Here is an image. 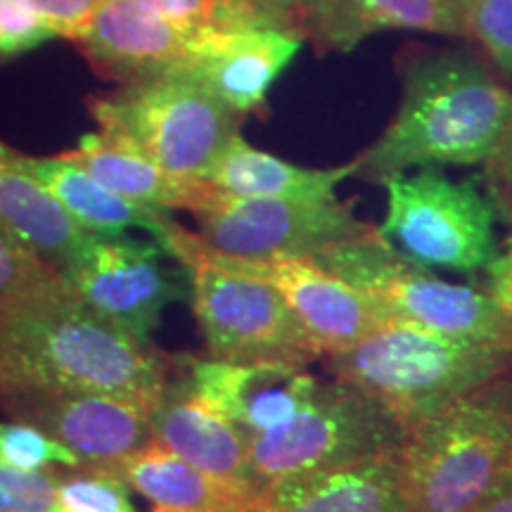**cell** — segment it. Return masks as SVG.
<instances>
[{
	"mask_svg": "<svg viewBox=\"0 0 512 512\" xmlns=\"http://www.w3.org/2000/svg\"><path fill=\"white\" fill-rule=\"evenodd\" d=\"M174 358L102 320L60 275L0 302V394L100 392L152 408Z\"/></svg>",
	"mask_w": 512,
	"mask_h": 512,
	"instance_id": "cell-1",
	"label": "cell"
},
{
	"mask_svg": "<svg viewBox=\"0 0 512 512\" xmlns=\"http://www.w3.org/2000/svg\"><path fill=\"white\" fill-rule=\"evenodd\" d=\"M401 105L358 159L356 178L384 183L427 166L484 164L512 121V91L470 50L399 55Z\"/></svg>",
	"mask_w": 512,
	"mask_h": 512,
	"instance_id": "cell-2",
	"label": "cell"
},
{
	"mask_svg": "<svg viewBox=\"0 0 512 512\" xmlns=\"http://www.w3.org/2000/svg\"><path fill=\"white\" fill-rule=\"evenodd\" d=\"M332 377L356 384L408 432L460 396L512 370V351L389 318L354 347L330 354Z\"/></svg>",
	"mask_w": 512,
	"mask_h": 512,
	"instance_id": "cell-3",
	"label": "cell"
},
{
	"mask_svg": "<svg viewBox=\"0 0 512 512\" xmlns=\"http://www.w3.org/2000/svg\"><path fill=\"white\" fill-rule=\"evenodd\" d=\"M411 512H475L512 475V370L420 422L401 451Z\"/></svg>",
	"mask_w": 512,
	"mask_h": 512,
	"instance_id": "cell-4",
	"label": "cell"
},
{
	"mask_svg": "<svg viewBox=\"0 0 512 512\" xmlns=\"http://www.w3.org/2000/svg\"><path fill=\"white\" fill-rule=\"evenodd\" d=\"M88 110L102 133L195 181H207L242 119L188 74L121 83L119 91L88 100Z\"/></svg>",
	"mask_w": 512,
	"mask_h": 512,
	"instance_id": "cell-5",
	"label": "cell"
},
{
	"mask_svg": "<svg viewBox=\"0 0 512 512\" xmlns=\"http://www.w3.org/2000/svg\"><path fill=\"white\" fill-rule=\"evenodd\" d=\"M406 427L356 384L332 377L283 425L249 439V460L261 491L283 479L311 475L382 456H396Z\"/></svg>",
	"mask_w": 512,
	"mask_h": 512,
	"instance_id": "cell-6",
	"label": "cell"
},
{
	"mask_svg": "<svg viewBox=\"0 0 512 512\" xmlns=\"http://www.w3.org/2000/svg\"><path fill=\"white\" fill-rule=\"evenodd\" d=\"M313 259L380 302L392 318L512 351V318L486 290L441 280L380 238L377 228Z\"/></svg>",
	"mask_w": 512,
	"mask_h": 512,
	"instance_id": "cell-7",
	"label": "cell"
},
{
	"mask_svg": "<svg viewBox=\"0 0 512 512\" xmlns=\"http://www.w3.org/2000/svg\"><path fill=\"white\" fill-rule=\"evenodd\" d=\"M387 216L380 238L413 264L484 273L496 259L498 211L482 178L451 181L439 166L384 181Z\"/></svg>",
	"mask_w": 512,
	"mask_h": 512,
	"instance_id": "cell-8",
	"label": "cell"
},
{
	"mask_svg": "<svg viewBox=\"0 0 512 512\" xmlns=\"http://www.w3.org/2000/svg\"><path fill=\"white\" fill-rule=\"evenodd\" d=\"M157 238L86 233L57 275L95 316L150 344L169 304L192 299L190 273Z\"/></svg>",
	"mask_w": 512,
	"mask_h": 512,
	"instance_id": "cell-9",
	"label": "cell"
},
{
	"mask_svg": "<svg viewBox=\"0 0 512 512\" xmlns=\"http://www.w3.org/2000/svg\"><path fill=\"white\" fill-rule=\"evenodd\" d=\"M190 273L192 311L211 358L233 363L309 366L323 358L283 294L249 278L197 259H178Z\"/></svg>",
	"mask_w": 512,
	"mask_h": 512,
	"instance_id": "cell-10",
	"label": "cell"
},
{
	"mask_svg": "<svg viewBox=\"0 0 512 512\" xmlns=\"http://www.w3.org/2000/svg\"><path fill=\"white\" fill-rule=\"evenodd\" d=\"M162 245L176 256V261L183 256H197L223 271L249 275L275 287L323 351V358L354 347L377 325L392 318L380 302L328 271L313 256L247 259L223 254L209 247L200 233H190L176 221H171Z\"/></svg>",
	"mask_w": 512,
	"mask_h": 512,
	"instance_id": "cell-11",
	"label": "cell"
},
{
	"mask_svg": "<svg viewBox=\"0 0 512 512\" xmlns=\"http://www.w3.org/2000/svg\"><path fill=\"white\" fill-rule=\"evenodd\" d=\"M190 214L209 247L247 259L316 256L337 242L375 230L356 219L354 202L240 197L219 190L214 183Z\"/></svg>",
	"mask_w": 512,
	"mask_h": 512,
	"instance_id": "cell-12",
	"label": "cell"
},
{
	"mask_svg": "<svg viewBox=\"0 0 512 512\" xmlns=\"http://www.w3.org/2000/svg\"><path fill=\"white\" fill-rule=\"evenodd\" d=\"M0 411L60 441L79 456L81 465L114 467L155 441L150 408L112 394H0Z\"/></svg>",
	"mask_w": 512,
	"mask_h": 512,
	"instance_id": "cell-13",
	"label": "cell"
},
{
	"mask_svg": "<svg viewBox=\"0 0 512 512\" xmlns=\"http://www.w3.org/2000/svg\"><path fill=\"white\" fill-rule=\"evenodd\" d=\"M202 38L174 27L136 0H102L69 41L102 79L136 83L188 72Z\"/></svg>",
	"mask_w": 512,
	"mask_h": 512,
	"instance_id": "cell-14",
	"label": "cell"
},
{
	"mask_svg": "<svg viewBox=\"0 0 512 512\" xmlns=\"http://www.w3.org/2000/svg\"><path fill=\"white\" fill-rule=\"evenodd\" d=\"M176 366L192 392L249 439L283 425L311 394L318 377L292 363H233L219 358L176 356Z\"/></svg>",
	"mask_w": 512,
	"mask_h": 512,
	"instance_id": "cell-15",
	"label": "cell"
},
{
	"mask_svg": "<svg viewBox=\"0 0 512 512\" xmlns=\"http://www.w3.org/2000/svg\"><path fill=\"white\" fill-rule=\"evenodd\" d=\"M150 418L157 444L233 489L261 494L249 460V437L192 392L176 358L162 396L150 408Z\"/></svg>",
	"mask_w": 512,
	"mask_h": 512,
	"instance_id": "cell-16",
	"label": "cell"
},
{
	"mask_svg": "<svg viewBox=\"0 0 512 512\" xmlns=\"http://www.w3.org/2000/svg\"><path fill=\"white\" fill-rule=\"evenodd\" d=\"M304 36L278 27H240L207 34L188 74L240 117L261 112L268 91L302 48Z\"/></svg>",
	"mask_w": 512,
	"mask_h": 512,
	"instance_id": "cell-17",
	"label": "cell"
},
{
	"mask_svg": "<svg viewBox=\"0 0 512 512\" xmlns=\"http://www.w3.org/2000/svg\"><path fill=\"white\" fill-rule=\"evenodd\" d=\"M463 0H302L299 34L318 53H349L384 29L470 36Z\"/></svg>",
	"mask_w": 512,
	"mask_h": 512,
	"instance_id": "cell-18",
	"label": "cell"
},
{
	"mask_svg": "<svg viewBox=\"0 0 512 512\" xmlns=\"http://www.w3.org/2000/svg\"><path fill=\"white\" fill-rule=\"evenodd\" d=\"M259 512H411L401 453L266 486Z\"/></svg>",
	"mask_w": 512,
	"mask_h": 512,
	"instance_id": "cell-19",
	"label": "cell"
},
{
	"mask_svg": "<svg viewBox=\"0 0 512 512\" xmlns=\"http://www.w3.org/2000/svg\"><path fill=\"white\" fill-rule=\"evenodd\" d=\"M64 159L81 166L102 185L128 200L162 211L188 209L200 204L211 188L209 181L169 174L136 147L121 143L107 133H86L74 150L62 152Z\"/></svg>",
	"mask_w": 512,
	"mask_h": 512,
	"instance_id": "cell-20",
	"label": "cell"
},
{
	"mask_svg": "<svg viewBox=\"0 0 512 512\" xmlns=\"http://www.w3.org/2000/svg\"><path fill=\"white\" fill-rule=\"evenodd\" d=\"M24 169L36 183H41L62 209L88 233H126L138 228L147 230L152 238L164 240L171 226V216L162 209L133 202L124 195L102 185L81 166L57 157H29L22 155Z\"/></svg>",
	"mask_w": 512,
	"mask_h": 512,
	"instance_id": "cell-21",
	"label": "cell"
},
{
	"mask_svg": "<svg viewBox=\"0 0 512 512\" xmlns=\"http://www.w3.org/2000/svg\"><path fill=\"white\" fill-rule=\"evenodd\" d=\"M114 470L124 482L157 508L188 512H259L261 494L233 489L185 463L157 441L121 460Z\"/></svg>",
	"mask_w": 512,
	"mask_h": 512,
	"instance_id": "cell-22",
	"label": "cell"
},
{
	"mask_svg": "<svg viewBox=\"0 0 512 512\" xmlns=\"http://www.w3.org/2000/svg\"><path fill=\"white\" fill-rule=\"evenodd\" d=\"M358 159L335 169H306L285 159L256 150L245 138L230 140L207 181L230 195L283 197V200H337V185L356 176Z\"/></svg>",
	"mask_w": 512,
	"mask_h": 512,
	"instance_id": "cell-23",
	"label": "cell"
},
{
	"mask_svg": "<svg viewBox=\"0 0 512 512\" xmlns=\"http://www.w3.org/2000/svg\"><path fill=\"white\" fill-rule=\"evenodd\" d=\"M0 219L55 271L79 247L83 230L22 164V152L0 143Z\"/></svg>",
	"mask_w": 512,
	"mask_h": 512,
	"instance_id": "cell-24",
	"label": "cell"
},
{
	"mask_svg": "<svg viewBox=\"0 0 512 512\" xmlns=\"http://www.w3.org/2000/svg\"><path fill=\"white\" fill-rule=\"evenodd\" d=\"M57 486L64 512H136L131 486L114 467H62Z\"/></svg>",
	"mask_w": 512,
	"mask_h": 512,
	"instance_id": "cell-25",
	"label": "cell"
},
{
	"mask_svg": "<svg viewBox=\"0 0 512 512\" xmlns=\"http://www.w3.org/2000/svg\"><path fill=\"white\" fill-rule=\"evenodd\" d=\"M0 465L19 470H50V467H83L79 456L24 422H0Z\"/></svg>",
	"mask_w": 512,
	"mask_h": 512,
	"instance_id": "cell-26",
	"label": "cell"
},
{
	"mask_svg": "<svg viewBox=\"0 0 512 512\" xmlns=\"http://www.w3.org/2000/svg\"><path fill=\"white\" fill-rule=\"evenodd\" d=\"M0 512H64L57 470L0 465Z\"/></svg>",
	"mask_w": 512,
	"mask_h": 512,
	"instance_id": "cell-27",
	"label": "cell"
},
{
	"mask_svg": "<svg viewBox=\"0 0 512 512\" xmlns=\"http://www.w3.org/2000/svg\"><path fill=\"white\" fill-rule=\"evenodd\" d=\"M467 24L498 72L512 79V0H472Z\"/></svg>",
	"mask_w": 512,
	"mask_h": 512,
	"instance_id": "cell-28",
	"label": "cell"
},
{
	"mask_svg": "<svg viewBox=\"0 0 512 512\" xmlns=\"http://www.w3.org/2000/svg\"><path fill=\"white\" fill-rule=\"evenodd\" d=\"M57 271L0 219V302L24 287L50 278Z\"/></svg>",
	"mask_w": 512,
	"mask_h": 512,
	"instance_id": "cell-29",
	"label": "cell"
},
{
	"mask_svg": "<svg viewBox=\"0 0 512 512\" xmlns=\"http://www.w3.org/2000/svg\"><path fill=\"white\" fill-rule=\"evenodd\" d=\"M55 38L60 34L27 0H0V60L17 57Z\"/></svg>",
	"mask_w": 512,
	"mask_h": 512,
	"instance_id": "cell-30",
	"label": "cell"
},
{
	"mask_svg": "<svg viewBox=\"0 0 512 512\" xmlns=\"http://www.w3.org/2000/svg\"><path fill=\"white\" fill-rule=\"evenodd\" d=\"M136 3L195 36L230 29L223 0H136Z\"/></svg>",
	"mask_w": 512,
	"mask_h": 512,
	"instance_id": "cell-31",
	"label": "cell"
},
{
	"mask_svg": "<svg viewBox=\"0 0 512 512\" xmlns=\"http://www.w3.org/2000/svg\"><path fill=\"white\" fill-rule=\"evenodd\" d=\"M230 29L278 27L299 31L302 0H223Z\"/></svg>",
	"mask_w": 512,
	"mask_h": 512,
	"instance_id": "cell-32",
	"label": "cell"
},
{
	"mask_svg": "<svg viewBox=\"0 0 512 512\" xmlns=\"http://www.w3.org/2000/svg\"><path fill=\"white\" fill-rule=\"evenodd\" d=\"M482 181L498 216L512 228V121L505 128L501 143L484 162Z\"/></svg>",
	"mask_w": 512,
	"mask_h": 512,
	"instance_id": "cell-33",
	"label": "cell"
},
{
	"mask_svg": "<svg viewBox=\"0 0 512 512\" xmlns=\"http://www.w3.org/2000/svg\"><path fill=\"white\" fill-rule=\"evenodd\" d=\"M60 38H72L95 15L102 0H27Z\"/></svg>",
	"mask_w": 512,
	"mask_h": 512,
	"instance_id": "cell-34",
	"label": "cell"
},
{
	"mask_svg": "<svg viewBox=\"0 0 512 512\" xmlns=\"http://www.w3.org/2000/svg\"><path fill=\"white\" fill-rule=\"evenodd\" d=\"M486 292L496 299V304L512 318V235L498 249L496 259L486 266Z\"/></svg>",
	"mask_w": 512,
	"mask_h": 512,
	"instance_id": "cell-35",
	"label": "cell"
},
{
	"mask_svg": "<svg viewBox=\"0 0 512 512\" xmlns=\"http://www.w3.org/2000/svg\"><path fill=\"white\" fill-rule=\"evenodd\" d=\"M479 512H512V475L486 498Z\"/></svg>",
	"mask_w": 512,
	"mask_h": 512,
	"instance_id": "cell-36",
	"label": "cell"
},
{
	"mask_svg": "<svg viewBox=\"0 0 512 512\" xmlns=\"http://www.w3.org/2000/svg\"><path fill=\"white\" fill-rule=\"evenodd\" d=\"M152 512H188V510H174V508H155Z\"/></svg>",
	"mask_w": 512,
	"mask_h": 512,
	"instance_id": "cell-37",
	"label": "cell"
},
{
	"mask_svg": "<svg viewBox=\"0 0 512 512\" xmlns=\"http://www.w3.org/2000/svg\"><path fill=\"white\" fill-rule=\"evenodd\" d=\"M463 3L467 5V8H470V3H472V0H463Z\"/></svg>",
	"mask_w": 512,
	"mask_h": 512,
	"instance_id": "cell-38",
	"label": "cell"
},
{
	"mask_svg": "<svg viewBox=\"0 0 512 512\" xmlns=\"http://www.w3.org/2000/svg\"><path fill=\"white\" fill-rule=\"evenodd\" d=\"M475 512H479V510H475Z\"/></svg>",
	"mask_w": 512,
	"mask_h": 512,
	"instance_id": "cell-39",
	"label": "cell"
}]
</instances>
